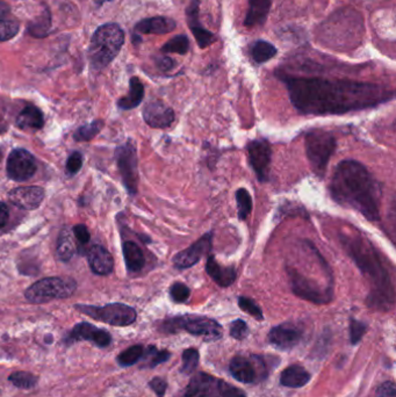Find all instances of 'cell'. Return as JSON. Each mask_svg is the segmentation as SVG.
<instances>
[{
    "mask_svg": "<svg viewBox=\"0 0 396 397\" xmlns=\"http://www.w3.org/2000/svg\"><path fill=\"white\" fill-rule=\"evenodd\" d=\"M292 105L306 115H342L374 109L394 99V91L372 82L279 76Z\"/></svg>",
    "mask_w": 396,
    "mask_h": 397,
    "instance_id": "6da1fadb",
    "label": "cell"
},
{
    "mask_svg": "<svg viewBox=\"0 0 396 397\" xmlns=\"http://www.w3.org/2000/svg\"><path fill=\"white\" fill-rule=\"evenodd\" d=\"M329 192L340 206L357 210L368 221L380 220L382 185L360 161H340L333 171Z\"/></svg>",
    "mask_w": 396,
    "mask_h": 397,
    "instance_id": "7a4b0ae2",
    "label": "cell"
},
{
    "mask_svg": "<svg viewBox=\"0 0 396 397\" xmlns=\"http://www.w3.org/2000/svg\"><path fill=\"white\" fill-rule=\"evenodd\" d=\"M340 240L344 251L370 282L367 304L388 311L395 302V287L386 259L375 245L360 233L342 231Z\"/></svg>",
    "mask_w": 396,
    "mask_h": 397,
    "instance_id": "3957f363",
    "label": "cell"
},
{
    "mask_svg": "<svg viewBox=\"0 0 396 397\" xmlns=\"http://www.w3.org/2000/svg\"><path fill=\"white\" fill-rule=\"evenodd\" d=\"M124 43V32L118 23H105L94 32L89 47V60L96 71L107 68L119 55Z\"/></svg>",
    "mask_w": 396,
    "mask_h": 397,
    "instance_id": "277c9868",
    "label": "cell"
},
{
    "mask_svg": "<svg viewBox=\"0 0 396 397\" xmlns=\"http://www.w3.org/2000/svg\"><path fill=\"white\" fill-rule=\"evenodd\" d=\"M336 137L329 131H311L305 137V149L311 170L320 179H323L330 158L336 150Z\"/></svg>",
    "mask_w": 396,
    "mask_h": 397,
    "instance_id": "5b68a950",
    "label": "cell"
},
{
    "mask_svg": "<svg viewBox=\"0 0 396 397\" xmlns=\"http://www.w3.org/2000/svg\"><path fill=\"white\" fill-rule=\"evenodd\" d=\"M76 288L77 284L72 277H45L27 288L25 297L30 304H45L49 301L70 297Z\"/></svg>",
    "mask_w": 396,
    "mask_h": 397,
    "instance_id": "8992f818",
    "label": "cell"
},
{
    "mask_svg": "<svg viewBox=\"0 0 396 397\" xmlns=\"http://www.w3.org/2000/svg\"><path fill=\"white\" fill-rule=\"evenodd\" d=\"M161 330L168 334L186 330L187 332L204 337L207 341L220 339L223 334L222 326L215 319L205 316H178L168 319L162 323Z\"/></svg>",
    "mask_w": 396,
    "mask_h": 397,
    "instance_id": "52a82bcc",
    "label": "cell"
},
{
    "mask_svg": "<svg viewBox=\"0 0 396 397\" xmlns=\"http://www.w3.org/2000/svg\"><path fill=\"white\" fill-rule=\"evenodd\" d=\"M75 309L91 319L106 323L109 326H128L138 319V314L134 308L124 304H109L104 307L76 304Z\"/></svg>",
    "mask_w": 396,
    "mask_h": 397,
    "instance_id": "ba28073f",
    "label": "cell"
},
{
    "mask_svg": "<svg viewBox=\"0 0 396 397\" xmlns=\"http://www.w3.org/2000/svg\"><path fill=\"white\" fill-rule=\"evenodd\" d=\"M286 271L289 277L292 291L300 299L316 304H329L330 301L333 300V288L322 287L318 282L305 277L294 267L291 269L287 266Z\"/></svg>",
    "mask_w": 396,
    "mask_h": 397,
    "instance_id": "9c48e42d",
    "label": "cell"
},
{
    "mask_svg": "<svg viewBox=\"0 0 396 397\" xmlns=\"http://www.w3.org/2000/svg\"><path fill=\"white\" fill-rule=\"evenodd\" d=\"M116 159L124 188L129 194H136L139 188V163L138 150L131 139L116 148Z\"/></svg>",
    "mask_w": 396,
    "mask_h": 397,
    "instance_id": "30bf717a",
    "label": "cell"
},
{
    "mask_svg": "<svg viewBox=\"0 0 396 397\" xmlns=\"http://www.w3.org/2000/svg\"><path fill=\"white\" fill-rule=\"evenodd\" d=\"M248 161L261 183L270 179L272 148L267 139H254L248 143Z\"/></svg>",
    "mask_w": 396,
    "mask_h": 397,
    "instance_id": "8fae6325",
    "label": "cell"
},
{
    "mask_svg": "<svg viewBox=\"0 0 396 397\" xmlns=\"http://www.w3.org/2000/svg\"><path fill=\"white\" fill-rule=\"evenodd\" d=\"M212 245H213V231H210V233L205 234L201 238L195 240V243L191 244L183 251L178 252L172 258L173 266L180 271L195 266L204 256L210 255L212 251Z\"/></svg>",
    "mask_w": 396,
    "mask_h": 397,
    "instance_id": "7c38bea8",
    "label": "cell"
},
{
    "mask_svg": "<svg viewBox=\"0 0 396 397\" xmlns=\"http://www.w3.org/2000/svg\"><path fill=\"white\" fill-rule=\"evenodd\" d=\"M38 163L33 155L25 149H15L8 156L6 171L14 181H26L35 174Z\"/></svg>",
    "mask_w": 396,
    "mask_h": 397,
    "instance_id": "4fadbf2b",
    "label": "cell"
},
{
    "mask_svg": "<svg viewBox=\"0 0 396 397\" xmlns=\"http://www.w3.org/2000/svg\"><path fill=\"white\" fill-rule=\"evenodd\" d=\"M80 341H92L99 348H107L112 343V336L106 330L99 329L90 323L82 322L74 326L65 341L67 344H72Z\"/></svg>",
    "mask_w": 396,
    "mask_h": 397,
    "instance_id": "5bb4252c",
    "label": "cell"
},
{
    "mask_svg": "<svg viewBox=\"0 0 396 397\" xmlns=\"http://www.w3.org/2000/svg\"><path fill=\"white\" fill-rule=\"evenodd\" d=\"M143 120L155 129H165L171 127L176 120L175 111L161 100H153L146 104L143 109Z\"/></svg>",
    "mask_w": 396,
    "mask_h": 397,
    "instance_id": "9a60e30c",
    "label": "cell"
},
{
    "mask_svg": "<svg viewBox=\"0 0 396 397\" xmlns=\"http://www.w3.org/2000/svg\"><path fill=\"white\" fill-rule=\"evenodd\" d=\"M302 338V331L294 324H280L274 326L269 334V341L271 344L281 350L293 349L299 344Z\"/></svg>",
    "mask_w": 396,
    "mask_h": 397,
    "instance_id": "2e32d148",
    "label": "cell"
},
{
    "mask_svg": "<svg viewBox=\"0 0 396 397\" xmlns=\"http://www.w3.org/2000/svg\"><path fill=\"white\" fill-rule=\"evenodd\" d=\"M187 23L195 35V41L199 47L205 49L208 45H213L217 41L215 35L202 27L199 20V0H191L190 5L186 8Z\"/></svg>",
    "mask_w": 396,
    "mask_h": 397,
    "instance_id": "e0dca14e",
    "label": "cell"
},
{
    "mask_svg": "<svg viewBox=\"0 0 396 397\" xmlns=\"http://www.w3.org/2000/svg\"><path fill=\"white\" fill-rule=\"evenodd\" d=\"M10 201L14 206L19 207L21 209L34 210L41 205L45 198L43 188L38 186H26V188H18L8 194Z\"/></svg>",
    "mask_w": 396,
    "mask_h": 397,
    "instance_id": "ac0fdd59",
    "label": "cell"
},
{
    "mask_svg": "<svg viewBox=\"0 0 396 397\" xmlns=\"http://www.w3.org/2000/svg\"><path fill=\"white\" fill-rule=\"evenodd\" d=\"M219 383L220 380L205 373H198L188 383L183 397H220Z\"/></svg>",
    "mask_w": 396,
    "mask_h": 397,
    "instance_id": "d6986e66",
    "label": "cell"
},
{
    "mask_svg": "<svg viewBox=\"0 0 396 397\" xmlns=\"http://www.w3.org/2000/svg\"><path fill=\"white\" fill-rule=\"evenodd\" d=\"M206 272L210 275V279L217 282L220 287H229L235 282L237 279V270L232 266H222L212 253L207 257L206 262Z\"/></svg>",
    "mask_w": 396,
    "mask_h": 397,
    "instance_id": "ffe728a7",
    "label": "cell"
},
{
    "mask_svg": "<svg viewBox=\"0 0 396 397\" xmlns=\"http://www.w3.org/2000/svg\"><path fill=\"white\" fill-rule=\"evenodd\" d=\"M177 23L171 18L166 16H153L141 20L136 23L135 32L139 34L164 35L176 30Z\"/></svg>",
    "mask_w": 396,
    "mask_h": 397,
    "instance_id": "44dd1931",
    "label": "cell"
},
{
    "mask_svg": "<svg viewBox=\"0 0 396 397\" xmlns=\"http://www.w3.org/2000/svg\"><path fill=\"white\" fill-rule=\"evenodd\" d=\"M87 259L94 273L98 275H109V273H112L114 269V259L105 247L101 245L91 247Z\"/></svg>",
    "mask_w": 396,
    "mask_h": 397,
    "instance_id": "7402d4cb",
    "label": "cell"
},
{
    "mask_svg": "<svg viewBox=\"0 0 396 397\" xmlns=\"http://www.w3.org/2000/svg\"><path fill=\"white\" fill-rule=\"evenodd\" d=\"M247 15L244 20V26L252 28L256 26H263L269 16L272 0H248Z\"/></svg>",
    "mask_w": 396,
    "mask_h": 397,
    "instance_id": "603a6c76",
    "label": "cell"
},
{
    "mask_svg": "<svg viewBox=\"0 0 396 397\" xmlns=\"http://www.w3.org/2000/svg\"><path fill=\"white\" fill-rule=\"evenodd\" d=\"M124 251V262L127 266L128 272L131 273H138L146 266V256L143 253L142 249L139 244L135 243L133 240H127L122 245Z\"/></svg>",
    "mask_w": 396,
    "mask_h": 397,
    "instance_id": "cb8c5ba5",
    "label": "cell"
},
{
    "mask_svg": "<svg viewBox=\"0 0 396 397\" xmlns=\"http://www.w3.org/2000/svg\"><path fill=\"white\" fill-rule=\"evenodd\" d=\"M230 373L239 383H252L257 380L254 363L244 356H237L230 363Z\"/></svg>",
    "mask_w": 396,
    "mask_h": 397,
    "instance_id": "d4e9b609",
    "label": "cell"
},
{
    "mask_svg": "<svg viewBox=\"0 0 396 397\" xmlns=\"http://www.w3.org/2000/svg\"><path fill=\"white\" fill-rule=\"evenodd\" d=\"M143 98H144V87L142 82L138 77H133L129 80V92L126 97L120 99L118 106L124 111L136 109L142 102Z\"/></svg>",
    "mask_w": 396,
    "mask_h": 397,
    "instance_id": "484cf974",
    "label": "cell"
},
{
    "mask_svg": "<svg viewBox=\"0 0 396 397\" xmlns=\"http://www.w3.org/2000/svg\"><path fill=\"white\" fill-rule=\"evenodd\" d=\"M311 380V374L298 365L286 368L280 375V383L288 388H301Z\"/></svg>",
    "mask_w": 396,
    "mask_h": 397,
    "instance_id": "4316f807",
    "label": "cell"
},
{
    "mask_svg": "<svg viewBox=\"0 0 396 397\" xmlns=\"http://www.w3.org/2000/svg\"><path fill=\"white\" fill-rule=\"evenodd\" d=\"M45 124V117L41 111L35 106H27L18 115L16 126L20 129H41Z\"/></svg>",
    "mask_w": 396,
    "mask_h": 397,
    "instance_id": "83f0119b",
    "label": "cell"
},
{
    "mask_svg": "<svg viewBox=\"0 0 396 397\" xmlns=\"http://www.w3.org/2000/svg\"><path fill=\"white\" fill-rule=\"evenodd\" d=\"M57 257L62 262H67L75 255V242L72 231L67 228H64L60 233L57 240L56 247Z\"/></svg>",
    "mask_w": 396,
    "mask_h": 397,
    "instance_id": "f1b7e54d",
    "label": "cell"
},
{
    "mask_svg": "<svg viewBox=\"0 0 396 397\" xmlns=\"http://www.w3.org/2000/svg\"><path fill=\"white\" fill-rule=\"evenodd\" d=\"M277 48L272 43L263 41V40L254 42V45L251 49L252 58L258 64L265 63L267 60H272L273 57L277 55Z\"/></svg>",
    "mask_w": 396,
    "mask_h": 397,
    "instance_id": "f546056e",
    "label": "cell"
},
{
    "mask_svg": "<svg viewBox=\"0 0 396 397\" xmlns=\"http://www.w3.org/2000/svg\"><path fill=\"white\" fill-rule=\"evenodd\" d=\"M50 27H52L50 12L49 10H45L38 20L28 25V32L34 38H45L48 35Z\"/></svg>",
    "mask_w": 396,
    "mask_h": 397,
    "instance_id": "4dcf8cb0",
    "label": "cell"
},
{
    "mask_svg": "<svg viewBox=\"0 0 396 397\" xmlns=\"http://www.w3.org/2000/svg\"><path fill=\"white\" fill-rule=\"evenodd\" d=\"M236 203H237V215L241 221H245L252 212V198L245 188H239L236 191Z\"/></svg>",
    "mask_w": 396,
    "mask_h": 397,
    "instance_id": "1f68e13d",
    "label": "cell"
},
{
    "mask_svg": "<svg viewBox=\"0 0 396 397\" xmlns=\"http://www.w3.org/2000/svg\"><path fill=\"white\" fill-rule=\"evenodd\" d=\"M102 128H104V121H92L90 124H85V126H82V127L78 128V129L76 131L74 139H75L77 142L91 141V139L96 137V136L100 133Z\"/></svg>",
    "mask_w": 396,
    "mask_h": 397,
    "instance_id": "d6a6232c",
    "label": "cell"
},
{
    "mask_svg": "<svg viewBox=\"0 0 396 397\" xmlns=\"http://www.w3.org/2000/svg\"><path fill=\"white\" fill-rule=\"evenodd\" d=\"M144 354V349L142 345H134L129 349L124 350V352L120 353L116 360L120 366L122 367H129L138 363Z\"/></svg>",
    "mask_w": 396,
    "mask_h": 397,
    "instance_id": "836d02e7",
    "label": "cell"
},
{
    "mask_svg": "<svg viewBox=\"0 0 396 397\" xmlns=\"http://www.w3.org/2000/svg\"><path fill=\"white\" fill-rule=\"evenodd\" d=\"M190 49V40L186 35H177L162 47V53L185 55Z\"/></svg>",
    "mask_w": 396,
    "mask_h": 397,
    "instance_id": "e575fe53",
    "label": "cell"
},
{
    "mask_svg": "<svg viewBox=\"0 0 396 397\" xmlns=\"http://www.w3.org/2000/svg\"><path fill=\"white\" fill-rule=\"evenodd\" d=\"M10 383L20 389H32L38 383V376L28 372H15L8 376Z\"/></svg>",
    "mask_w": 396,
    "mask_h": 397,
    "instance_id": "d590c367",
    "label": "cell"
},
{
    "mask_svg": "<svg viewBox=\"0 0 396 397\" xmlns=\"http://www.w3.org/2000/svg\"><path fill=\"white\" fill-rule=\"evenodd\" d=\"M182 358H183V367H182V372L185 373V374H192V373L197 370V367H198L199 359H200L198 350H185Z\"/></svg>",
    "mask_w": 396,
    "mask_h": 397,
    "instance_id": "8d00e7d4",
    "label": "cell"
},
{
    "mask_svg": "<svg viewBox=\"0 0 396 397\" xmlns=\"http://www.w3.org/2000/svg\"><path fill=\"white\" fill-rule=\"evenodd\" d=\"M239 306L242 310L248 313V314L252 316L254 319H258V321H263V319H264L262 309H261V307H259L252 299H250V297L239 296Z\"/></svg>",
    "mask_w": 396,
    "mask_h": 397,
    "instance_id": "74e56055",
    "label": "cell"
},
{
    "mask_svg": "<svg viewBox=\"0 0 396 397\" xmlns=\"http://www.w3.org/2000/svg\"><path fill=\"white\" fill-rule=\"evenodd\" d=\"M19 23L14 20H0V42L8 41L19 32Z\"/></svg>",
    "mask_w": 396,
    "mask_h": 397,
    "instance_id": "f35d334b",
    "label": "cell"
},
{
    "mask_svg": "<svg viewBox=\"0 0 396 397\" xmlns=\"http://www.w3.org/2000/svg\"><path fill=\"white\" fill-rule=\"evenodd\" d=\"M190 295H191V291L183 282H175L170 287V297L176 304L186 302Z\"/></svg>",
    "mask_w": 396,
    "mask_h": 397,
    "instance_id": "ab89813d",
    "label": "cell"
},
{
    "mask_svg": "<svg viewBox=\"0 0 396 397\" xmlns=\"http://www.w3.org/2000/svg\"><path fill=\"white\" fill-rule=\"evenodd\" d=\"M366 331L367 326L365 323L351 319V321H350V337H351L352 344L355 345L358 341H360Z\"/></svg>",
    "mask_w": 396,
    "mask_h": 397,
    "instance_id": "60d3db41",
    "label": "cell"
},
{
    "mask_svg": "<svg viewBox=\"0 0 396 397\" xmlns=\"http://www.w3.org/2000/svg\"><path fill=\"white\" fill-rule=\"evenodd\" d=\"M146 354L151 356L149 363V366L151 368L156 367L160 363L168 361L170 359V356H171V353L168 352V351H157L153 346H150Z\"/></svg>",
    "mask_w": 396,
    "mask_h": 397,
    "instance_id": "b9f144b4",
    "label": "cell"
},
{
    "mask_svg": "<svg viewBox=\"0 0 396 397\" xmlns=\"http://www.w3.org/2000/svg\"><path fill=\"white\" fill-rule=\"evenodd\" d=\"M249 329H248L247 323L243 319H236L230 326V336L235 338L237 341H242L247 337Z\"/></svg>",
    "mask_w": 396,
    "mask_h": 397,
    "instance_id": "7bdbcfd3",
    "label": "cell"
},
{
    "mask_svg": "<svg viewBox=\"0 0 396 397\" xmlns=\"http://www.w3.org/2000/svg\"><path fill=\"white\" fill-rule=\"evenodd\" d=\"M82 166V155L78 151L70 155L67 161V173L69 176H75Z\"/></svg>",
    "mask_w": 396,
    "mask_h": 397,
    "instance_id": "ee69618b",
    "label": "cell"
},
{
    "mask_svg": "<svg viewBox=\"0 0 396 397\" xmlns=\"http://www.w3.org/2000/svg\"><path fill=\"white\" fill-rule=\"evenodd\" d=\"M219 390H220V395L222 397H247V394L244 390L232 386L222 380H220V383H219Z\"/></svg>",
    "mask_w": 396,
    "mask_h": 397,
    "instance_id": "f6af8a7d",
    "label": "cell"
},
{
    "mask_svg": "<svg viewBox=\"0 0 396 397\" xmlns=\"http://www.w3.org/2000/svg\"><path fill=\"white\" fill-rule=\"evenodd\" d=\"M74 235H75L76 240H78L80 244H87L90 242V233L84 225H75L74 227Z\"/></svg>",
    "mask_w": 396,
    "mask_h": 397,
    "instance_id": "bcb514c9",
    "label": "cell"
},
{
    "mask_svg": "<svg viewBox=\"0 0 396 397\" xmlns=\"http://www.w3.org/2000/svg\"><path fill=\"white\" fill-rule=\"evenodd\" d=\"M377 397H396V386L393 381L382 383L377 390Z\"/></svg>",
    "mask_w": 396,
    "mask_h": 397,
    "instance_id": "7dc6e473",
    "label": "cell"
},
{
    "mask_svg": "<svg viewBox=\"0 0 396 397\" xmlns=\"http://www.w3.org/2000/svg\"><path fill=\"white\" fill-rule=\"evenodd\" d=\"M149 386L158 397H163L165 395V392H166V388H168V383L163 378H153L150 381Z\"/></svg>",
    "mask_w": 396,
    "mask_h": 397,
    "instance_id": "c3c4849f",
    "label": "cell"
},
{
    "mask_svg": "<svg viewBox=\"0 0 396 397\" xmlns=\"http://www.w3.org/2000/svg\"><path fill=\"white\" fill-rule=\"evenodd\" d=\"M156 64H157V68L160 69L161 71L166 72L170 71V70L175 67V60L168 56H162L157 58Z\"/></svg>",
    "mask_w": 396,
    "mask_h": 397,
    "instance_id": "681fc988",
    "label": "cell"
},
{
    "mask_svg": "<svg viewBox=\"0 0 396 397\" xmlns=\"http://www.w3.org/2000/svg\"><path fill=\"white\" fill-rule=\"evenodd\" d=\"M10 218V212H8V207L4 203L0 201V228H3L6 225Z\"/></svg>",
    "mask_w": 396,
    "mask_h": 397,
    "instance_id": "f907efd6",
    "label": "cell"
},
{
    "mask_svg": "<svg viewBox=\"0 0 396 397\" xmlns=\"http://www.w3.org/2000/svg\"><path fill=\"white\" fill-rule=\"evenodd\" d=\"M10 14H11V8L0 0V20L8 19Z\"/></svg>",
    "mask_w": 396,
    "mask_h": 397,
    "instance_id": "816d5d0a",
    "label": "cell"
},
{
    "mask_svg": "<svg viewBox=\"0 0 396 397\" xmlns=\"http://www.w3.org/2000/svg\"><path fill=\"white\" fill-rule=\"evenodd\" d=\"M109 1H112V0H94V3H96L98 6H101V5H104L105 3H109Z\"/></svg>",
    "mask_w": 396,
    "mask_h": 397,
    "instance_id": "f5cc1de1",
    "label": "cell"
}]
</instances>
